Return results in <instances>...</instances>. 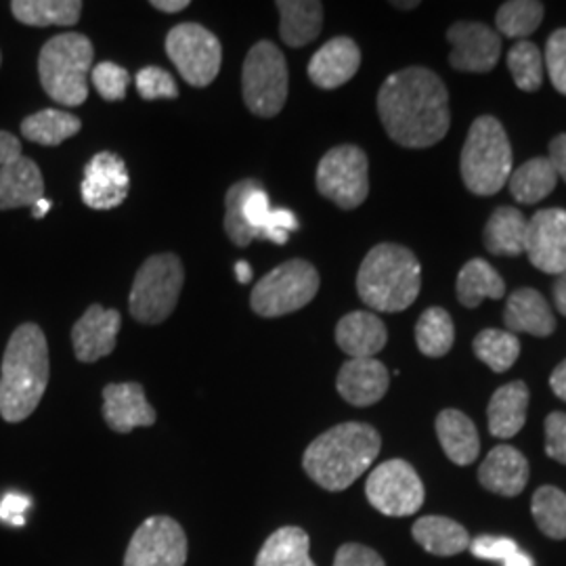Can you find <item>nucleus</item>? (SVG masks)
I'll use <instances>...</instances> for the list:
<instances>
[{
    "label": "nucleus",
    "mask_w": 566,
    "mask_h": 566,
    "mask_svg": "<svg viewBox=\"0 0 566 566\" xmlns=\"http://www.w3.org/2000/svg\"><path fill=\"white\" fill-rule=\"evenodd\" d=\"M378 116L388 137L407 149H426L449 130V93L432 70L405 67L378 91Z\"/></svg>",
    "instance_id": "obj_1"
},
{
    "label": "nucleus",
    "mask_w": 566,
    "mask_h": 566,
    "mask_svg": "<svg viewBox=\"0 0 566 566\" xmlns=\"http://www.w3.org/2000/svg\"><path fill=\"white\" fill-rule=\"evenodd\" d=\"M49 344L36 324H21L9 338L0 367V416L18 424L41 405L49 386Z\"/></svg>",
    "instance_id": "obj_2"
},
{
    "label": "nucleus",
    "mask_w": 566,
    "mask_h": 566,
    "mask_svg": "<svg viewBox=\"0 0 566 566\" xmlns=\"http://www.w3.org/2000/svg\"><path fill=\"white\" fill-rule=\"evenodd\" d=\"M382 439L374 426L346 422L319 434L304 451V472L327 491H344L376 462Z\"/></svg>",
    "instance_id": "obj_3"
},
{
    "label": "nucleus",
    "mask_w": 566,
    "mask_h": 566,
    "mask_svg": "<svg viewBox=\"0 0 566 566\" xmlns=\"http://www.w3.org/2000/svg\"><path fill=\"white\" fill-rule=\"evenodd\" d=\"M422 287V266L416 254L399 243L371 248L357 273L359 298L369 308L401 313L416 303Z\"/></svg>",
    "instance_id": "obj_4"
},
{
    "label": "nucleus",
    "mask_w": 566,
    "mask_h": 566,
    "mask_svg": "<svg viewBox=\"0 0 566 566\" xmlns=\"http://www.w3.org/2000/svg\"><path fill=\"white\" fill-rule=\"evenodd\" d=\"M298 229L296 217L285 208H271L269 196L254 179L235 182L224 196V231L238 248L254 240L285 243Z\"/></svg>",
    "instance_id": "obj_5"
},
{
    "label": "nucleus",
    "mask_w": 566,
    "mask_h": 566,
    "mask_svg": "<svg viewBox=\"0 0 566 566\" xmlns=\"http://www.w3.org/2000/svg\"><path fill=\"white\" fill-rule=\"evenodd\" d=\"M95 46L81 32L57 34L44 42L39 55V76L44 93L63 107H78L88 97V76Z\"/></svg>",
    "instance_id": "obj_6"
},
{
    "label": "nucleus",
    "mask_w": 566,
    "mask_h": 566,
    "mask_svg": "<svg viewBox=\"0 0 566 566\" xmlns=\"http://www.w3.org/2000/svg\"><path fill=\"white\" fill-rule=\"evenodd\" d=\"M462 181L474 196H495L512 175V145L493 116L472 122L460 158Z\"/></svg>",
    "instance_id": "obj_7"
},
{
    "label": "nucleus",
    "mask_w": 566,
    "mask_h": 566,
    "mask_svg": "<svg viewBox=\"0 0 566 566\" xmlns=\"http://www.w3.org/2000/svg\"><path fill=\"white\" fill-rule=\"evenodd\" d=\"M185 269L177 254H156L139 266L130 287L128 311L135 322L158 325L177 308Z\"/></svg>",
    "instance_id": "obj_8"
},
{
    "label": "nucleus",
    "mask_w": 566,
    "mask_h": 566,
    "mask_svg": "<svg viewBox=\"0 0 566 566\" xmlns=\"http://www.w3.org/2000/svg\"><path fill=\"white\" fill-rule=\"evenodd\" d=\"M290 74L277 44L256 42L243 61V103L259 118L277 116L287 99Z\"/></svg>",
    "instance_id": "obj_9"
},
{
    "label": "nucleus",
    "mask_w": 566,
    "mask_h": 566,
    "mask_svg": "<svg viewBox=\"0 0 566 566\" xmlns=\"http://www.w3.org/2000/svg\"><path fill=\"white\" fill-rule=\"evenodd\" d=\"M319 292V273L313 264L294 259L269 271L250 294L252 311L273 319L301 311Z\"/></svg>",
    "instance_id": "obj_10"
},
{
    "label": "nucleus",
    "mask_w": 566,
    "mask_h": 566,
    "mask_svg": "<svg viewBox=\"0 0 566 566\" xmlns=\"http://www.w3.org/2000/svg\"><path fill=\"white\" fill-rule=\"evenodd\" d=\"M166 53L185 82L198 88L217 81L223 65L221 42L200 23L175 25L166 36Z\"/></svg>",
    "instance_id": "obj_11"
},
{
    "label": "nucleus",
    "mask_w": 566,
    "mask_h": 566,
    "mask_svg": "<svg viewBox=\"0 0 566 566\" xmlns=\"http://www.w3.org/2000/svg\"><path fill=\"white\" fill-rule=\"evenodd\" d=\"M369 163L357 145H338L329 149L317 166V189L329 202L343 210H355L369 193Z\"/></svg>",
    "instance_id": "obj_12"
},
{
    "label": "nucleus",
    "mask_w": 566,
    "mask_h": 566,
    "mask_svg": "<svg viewBox=\"0 0 566 566\" xmlns=\"http://www.w3.org/2000/svg\"><path fill=\"white\" fill-rule=\"evenodd\" d=\"M365 495L385 516H411L424 504V485L405 460H388L369 474Z\"/></svg>",
    "instance_id": "obj_13"
},
{
    "label": "nucleus",
    "mask_w": 566,
    "mask_h": 566,
    "mask_svg": "<svg viewBox=\"0 0 566 566\" xmlns=\"http://www.w3.org/2000/svg\"><path fill=\"white\" fill-rule=\"evenodd\" d=\"M187 535L170 516H151L126 547L124 566H185Z\"/></svg>",
    "instance_id": "obj_14"
},
{
    "label": "nucleus",
    "mask_w": 566,
    "mask_h": 566,
    "mask_svg": "<svg viewBox=\"0 0 566 566\" xmlns=\"http://www.w3.org/2000/svg\"><path fill=\"white\" fill-rule=\"evenodd\" d=\"M451 42L449 63L453 70L465 74L491 72L502 53V42L495 30L481 21H458L447 30Z\"/></svg>",
    "instance_id": "obj_15"
},
{
    "label": "nucleus",
    "mask_w": 566,
    "mask_h": 566,
    "mask_svg": "<svg viewBox=\"0 0 566 566\" xmlns=\"http://www.w3.org/2000/svg\"><path fill=\"white\" fill-rule=\"evenodd\" d=\"M526 256L547 275L566 271V210L546 208L526 224Z\"/></svg>",
    "instance_id": "obj_16"
},
{
    "label": "nucleus",
    "mask_w": 566,
    "mask_h": 566,
    "mask_svg": "<svg viewBox=\"0 0 566 566\" xmlns=\"http://www.w3.org/2000/svg\"><path fill=\"white\" fill-rule=\"evenodd\" d=\"M130 177L126 164L114 151H102L84 166L82 202L93 210H112L128 198Z\"/></svg>",
    "instance_id": "obj_17"
},
{
    "label": "nucleus",
    "mask_w": 566,
    "mask_h": 566,
    "mask_svg": "<svg viewBox=\"0 0 566 566\" xmlns=\"http://www.w3.org/2000/svg\"><path fill=\"white\" fill-rule=\"evenodd\" d=\"M122 327L120 311L91 304L72 327L74 355L82 364H95L112 355Z\"/></svg>",
    "instance_id": "obj_18"
},
{
    "label": "nucleus",
    "mask_w": 566,
    "mask_h": 566,
    "mask_svg": "<svg viewBox=\"0 0 566 566\" xmlns=\"http://www.w3.org/2000/svg\"><path fill=\"white\" fill-rule=\"evenodd\" d=\"M156 409L147 403L139 382H122L103 388V420L114 432L128 434L135 428L156 424Z\"/></svg>",
    "instance_id": "obj_19"
},
{
    "label": "nucleus",
    "mask_w": 566,
    "mask_h": 566,
    "mask_svg": "<svg viewBox=\"0 0 566 566\" xmlns=\"http://www.w3.org/2000/svg\"><path fill=\"white\" fill-rule=\"evenodd\" d=\"M361 67V51L357 42L338 36L325 42L324 46L311 57L308 78L325 91L338 88L355 78Z\"/></svg>",
    "instance_id": "obj_20"
},
{
    "label": "nucleus",
    "mask_w": 566,
    "mask_h": 566,
    "mask_svg": "<svg viewBox=\"0 0 566 566\" xmlns=\"http://www.w3.org/2000/svg\"><path fill=\"white\" fill-rule=\"evenodd\" d=\"M390 374L378 359H350L340 367L336 388L346 403L369 407L382 401Z\"/></svg>",
    "instance_id": "obj_21"
},
{
    "label": "nucleus",
    "mask_w": 566,
    "mask_h": 566,
    "mask_svg": "<svg viewBox=\"0 0 566 566\" xmlns=\"http://www.w3.org/2000/svg\"><path fill=\"white\" fill-rule=\"evenodd\" d=\"M336 343L350 359H376L388 343V332L376 313L353 311L336 325Z\"/></svg>",
    "instance_id": "obj_22"
},
{
    "label": "nucleus",
    "mask_w": 566,
    "mask_h": 566,
    "mask_svg": "<svg viewBox=\"0 0 566 566\" xmlns=\"http://www.w3.org/2000/svg\"><path fill=\"white\" fill-rule=\"evenodd\" d=\"M479 481L491 493L516 497L528 483V462L514 447H495L479 468Z\"/></svg>",
    "instance_id": "obj_23"
},
{
    "label": "nucleus",
    "mask_w": 566,
    "mask_h": 566,
    "mask_svg": "<svg viewBox=\"0 0 566 566\" xmlns=\"http://www.w3.org/2000/svg\"><path fill=\"white\" fill-rule=\"evenodd\" d=\"M504 324L512 334L523 332L537 338H547L556 332V317L549 311V304L533 287H521L510 294L504 311Z\"/></svg>",
    "instance_id": "obj_24"
},
{
    "label": "nucleus",
    "mask_w": 566,
    "mask_h": 566,
    "mask_svg": "<svg viewBox=\"0 0 566 566\" xmlns=\"http://www.w3.org/2000/svg\"><path fill=\"white\" fill-rule=\"evenodd\" d=\"M44 196V179L39 164L30 158L0 168V210L34 208Z\"/></svg>",
    "instance_id": "obj_25"
},
{
    "label": "nucleus",
    "mask_w": 566,
    "mask_h": 566,
    "mask_svg": "<svg viewBox=\"0 0 566 566\" xmlns=\"http://www.w3.org/2000/svg\"><path fill=\"white\" fill-rule=\"evenodd\" d=\"M526 409H528V388L525 382L516 380L497 388L486 409L489 432L497 439L516 437L525 426Z\"/></svg>",
    "instance_id": "obj_26"
},
{
    "label": "nucleus",
    "mask_w": 566,
    "mask_h": 566,
    "mask_svg": "<svg viewBox=\"0 0 566 566\" xmlns=\"http://www.w3.org/2000/svg\"><path fill=\"white\" fill-rule=\"evenodd\" d=\"M437 437L447 458L458 465L476 462L481 441L474 422L458 409H446L437 418Z\"/></svg>",
    "instance_id": "obj_27"
},
{
    "label": "nucleus",
    "mask_w": 566,
    "mask_h": 566,
    "mask_svg": "<svg viewBox=\"0 0 566 566\" xmlns=\"http://www.w3.org/2000/svg\"><path fill=\"white\" fill-rule=\"evenodd\" d=\"M280 34L282 41L292 46L301 49L308 42L315 41L322 34L324 28V4L317 0H280Z\"/></svg>",
    "instance_id": "obj_28"
},
{
    "label": "nucleus",
    "mask_w": 566,
    "mask_h": 566,
    "mask_svg": "<svg viewBox=\"0 0 566 566\" xmlns=\"http://www.w3.org/2000/svg\"><path fill=\"white\" fill-rule=\"evenodd\" d=\"M526 221L521 210L512 206L497 208L485 224L483 242L495 256H518L525 252Z\"/></svg>",
    "instance_id": "obj_29"
},
{
    "label": "nucleus",
    "mask_w": 566,
    "mask_h": 566,
    "mask_svg": "<svg viewBox=\"0 0 566 566\" xmlns=\"http://www.w3.org/2000/svg\"><path fill=\"white\" fill-rule=\"evenodd\" d=\"M455 290L458 301L464 304L465 308H476L486 298L500 301L506 294V283L486 261L472 259L462 266Z\"/></svg>",
    "instance_id": "obj_30"
},
{
    "label": "nucleus",
    "mask_w": 566,
    "mask_h": 566,
    "mask_svg": "<svg viewBox=\"0 0 566 566\" xmlns=\"http://www.w3.org/2000/svg\"><path fill=\"white\" fill-rule=\"evenodd\" d=\"M413 539L434 556H455L470 546L468 531L446 516H424L411 528Z\"/></svg>",
    "instance_id": "obj_31"
},
{
    "label": "nucleus",
    "mask_w": 566,
    "mask_h": 566,
    "mask_svg": "<svg viewBox=\"0 0 566 566\" xmlns=\"http://www.w3.org/2000/svg\"><path fill=\"white\" fill-rule=\"evenodd\" d=\"M308 547L311 539L301 526H282L264 542L254 566H315Z\"/></svg>",
    "instance_id": "obj_32"
},
{
    "label": "nucleus",
    "mask_w": 566,
    "mask_h": 566,
    "mask_svg": "<svg viewBox=\"0 0 566 566\" xmlns=\"http://www.w3.org/2000/svg\"><path fill=\"white\" fill-rule=\"evenodd\" d=\"M11 13L23 25H76L81 20V0H13Z\"/></svg>",
    "instance_id": "obj_33"
},
{
    "label": "nucleus",
    "mask_w": 566,
    "mask_h": 566,
    "mask_svg": "<svg viewBox=\"0 0 566 566\" xmlns=\"http://www.w3.org/2000/svg\"><path fill=\"white\" fill-rule=\"evenodd\" d=\"M558 182V175L547 158H533L510 175L507 187L518 203H537L546 200Z\"/></svg>",
    "instance_id": "obj_34"
},
{
    "label": "nucleus",
    "mask_w": 566,
    "mask_h": 566,
    "mask_svg": "<svg viewBox=\"0 0 566 566\" xmlns=\"http://www.w3.org/2000/svg\"><path fill=\"white\" fill-rule=\"evenodd\" d=\"M82 122L63 109H41L21 122V135L28 142L55 147L81 133Z\"/></svg>",
    "instance_id": "obj_35"
},
{
    "label": "nucleus",
    "mask_w": 566,
    "mask_h": 566,
    "mask_svg": "<svg viewBox=\"0 0 566 566\" xmlns=\"http://www.w3.org/2000/svg\"><path fill=\"white\" fill-rule=\"evenodd\" d=\"M455 343L453 319L441 306H430L416 324V344L426 357H446Z\"/></svg>",
    "instance_id": "obj_36"
},
{
    "label": "nucleus",
    "mask_w": 566,
    "mask_h": 566,
    "mask_svg": "<svg viewBox=\"0 0 566 566\" xmlns=\"http://www.w3.org/2000/svg\"><path fill=\"white\" fill-rule=\"evenodd\" d=\"M474 355L489 365L495 374H504L512 365L516 364L521 355V343L516 334L507 329H483L474 343Z\"/></svg>",
    "instance_id": "obj_37"
},
{
    "label": "nucleus",
    "mask_w": 566,
    "mask_h": 566,
    "mask_svg": "<svg viewBox=\"0 0 566 566\" xmlns=\"http://www.w3.org/2000/svg\"><path fill=\"white\" fill-rule=\"evenodd\" d=\"M544 2L539 0H510L504 2L495 15L497 30L507 39L525 41L544 21Z\"/></svg>",
    "instance_id": "obj_38"
},
{
    "label": "nucleus",
    "mask_w": 566,
    "mask_h": 566,
    "mask_svg": "<svg viewBox=\"0 0 566 566\" xmlns=\"http://www.w3.org/2000/svg\"><path fill=\"white\" fill-rule=\"evenodd\" d=\"M507 67L514 84L525 91L535 93L544 84V55L533 42H516L507 53Z\"/></svg>",
    "instance_id": "obj_39"
},
{
    "label": "nucleus",
    "mask_w": 566,
    "mask_h": 566,
    "mask_svg": "<svg viewBox=\"0 0 566 566\" xmlns=\"http://www.w3.org/2000/svg\"><path fill=\"white\" fill-rule=\"evenodd\" d=\"M531 512L547 537L566 539V493L560 489L539 486L533 495Z\"/></svg>",
    "instance_id": "obj_40"
},
{
    "label": "nucleus",
    "mask_w": 566,
    "mask_h": 566,
    "mask_svg": "<svg viewBox=\"0 0 566 566\" xmlns=\"http://www.w3.org/2000/svg\"><path fill=\"white\" fill-rule=\"evenodd\" d=\"M468 547L476 558L502 560L504 566H533V560L526 556L525 552H521L518 546L507 537L483 535V537H476Z\"/></svg>",
    "instance_id": "obj_41"
},
{
    "label": "nucleus",
    "mask_w": 566,
    "mask_h": 566,
    "mask_svg": "<svg viewBox=\"0 0 566 566\" xmlns=\"http://www.w3.org/2000/svg\"><path fill=\"white\" fill-rule=\"evenodd\" d=\"M91 78L105 102H122L130 84V74L112 61L97 63L91 72Z\"/></svg>",
    "instance_id": "obj_42"
},
{
    "label": "nucleus",
    "mask_w": 566,
    "mask_h": 566,
    "mask_svg": "<svg viewBox=\"0 0 566 566\" xmlns=\"http://www.w3.org/2000/svg\"><path fill=\"white\" fill-rule=\"evenodd\" d=\"M137 93L145 102L177 99L179 86L170 72H166L163 67H156V65H149V67H143L142 72L137 74Z\"/></svg>",
    "instance_id": "obj_43"
},
{
    "label": "nucleus",
    "mask_w": 566,
    "mask_h": 566,
    "mask_svg": "<svg viewBox=\"0 0 566 566\" xmlns=\"http://www.w3.org/2000/svg\"><path fill=\"white\" fill-rule=\"evenodd\" d=\"M544 65H546L554 88L566 97V28L556 30L547 39Z\"/></svg>",
    "instance_id": "obj_44"
},
{
    "label": "nucleus",
    "mask_w": 566,
    "mask_h": 566,
    "mask_svg": "<svg viewBox=\"0 0 566 566\" xmlns=\"http://www.w3.org/2000/svg\"><path fill=\"white\" fill-rule=\"evenodd\" d=\"M547 458L566 465V413L554 411L546 418Z\"/></svg>",
    "instance_id": "obj_45"
},
{
    "label": "nucleus",
    "mask_w": 566,
    "mask_h": 566,
    "mask_svg": "<svg viewBox=\"0 0 566 566\" xmlns=\"http://www.w3.org/2000/svg\"><path fill=\"white\" fill-rule=\"evenodd\" d=\"M334 566H386L382 556L361 544H344L338 547Z\"/></svg>",
    "instance_id": "obj_46"
},
{
    "label": "nucleus",
    "mask_w": 566,
    "mask_h": 566,
    "mask_svg": "<svg viewBox=\"0 0 566 566\" xmlns=\"http://www.w3.org/2000/svg\"><path fill=\"white\" fill-rule=\"evenodd\" d=\"M30 507V500L25 495L18 493H9L4 495V500L0 502V518L11 523V525H25V512Z\"/></svg>",
    "instance_id": "obj_47"
},
{
    "label": "nucleus",
    "mask_w": 566,
    "mask_h": 566,
    "mask_svg": "<svg viewBox=\"0 0 566 566\" xmlns=\"http://www.w3.org/2000/svg\"><path fill=\"white\" fill-rule=\"evenodd\" d=\"M547 160L554 166L558 179L566 182V133L549 142V158Z\"/></svg>",
    "instance_id": "obj_48"
},
{
    "label": "nucleus",
    "mask_w": 566,
    "mask_h": 566,
    "mask_svg": "<svg viewBox=\"0 0 566 566\" xmlns=\"http://www.w3.org/2000/svg\"><path fill=\"white\" fill-rule=\"evenodd\" d=\"M21 158V143L15 135L0 130V168Z\"/></svg>",
    "instance_id": "obj_49"
},
{
    "label": "nucleus",
    "mask_w": 566,
    "mask_h": 566,
    "mask_svg": "<svg viewBox=\"0 0 566 566\" xmlns=\"http://www.w3.org/2000/svg\"><path fill=\"white\" fill-rule=\"evenodd\" d=\"M549 386H552V390H554V395H556L558 399L566 401V359L552 371Z\"/></svg>",
    "instance_id": "obj_50"
},
{
    "label": "nucleus",
    "mask_w": 566,
    "mask_h": 566,
    "mask_svg": "<svg viewBox=\"0 0 566 566\" xmlns=\"http://www.w3.org/2000/svg\"><path fill=\"white\" fill-rule=\"evenodd\" d=\"M554 304H556V311H560L566 317V271H563L560 275H556V282H554Z\"/></svg>",
    "instance_id": "obj_51"
},
{
    "label": "nucleus",
    "mask_w": 566,
    "mask_h": 566,
    "mask_svg": "<svg viewBox=\"0 0 566 566\" xmlns=\"http://www.w3.org/2000/svg\"><path fill=\"white\" fill-rule=\"evenodd\" d=\"M151 7L163 13H179L189 7V0H154Z\"/></svg>",
    "instance_id": "obj_52"
},
{
    "label": "nucleus",
    "mask_w": 566,
    "mask_h": 566,
    "mask_svg": "<svg viewBox=\"0 0 566 566\" xmlns=\"http://www.w3.org/2000/svg\"><path fill=\"white\" fill-rule=\"evenodd\" d=\"M235 273H238V282L240 283H250V280H252V269L245 261L235 264Z\"/></svg>",
    "instance_id": "obj_53"
},
{
    "label": "nucleus",
    "mask_w": 566,
    "mask_h": 566,
    "mask_svg": "<svg viewBox=\"0 0 566 566\" xmlns=\"http://www.w3.org/2000/svg\"><path fill=\"white\" fill-rule=\"evenodd\" d=\"M49 208H51V202H46V200L42 198L41 202L34 206V210H32V217H34V219H42V217L49 212Z\"/></svg>",
    "instance_id": "obj_54"
},
{
    "label": "nucleus",
    "mask_w": 566,
    "mask_h": 566,
    "mask_svg": "<svg viewBox=\"0 0 566 566\" xmlns=\"http://www.w3.org/2000/svg\"><path fill=\"white\" fill-rule=\"evenodd\" d=\"M420 2L418 0H411V2H392V7H397V9H416Z\"/></svg>",
    "instance_id": "obj_55"
},
{
    "label": "nucleus",
    "mask_w": 566,
    "mask_h": 566,
    "mask_svg": "<svg viewBox=\"0 0 566 566\" xmlns=\"http://www.w3.org/2000/svg\"><path fill=\"white\" fill-rule=\"evenodd\" d=\"M0 63H2V53H0Z\"/></svg>",
    "instance_id": "obj_56"
}]
</instances>
